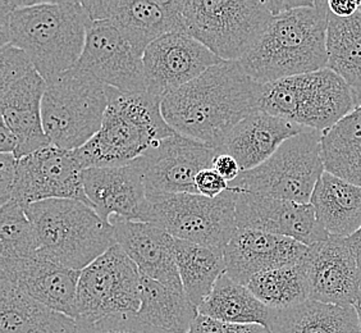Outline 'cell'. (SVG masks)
Returning a JSON list of instances; mask_svg holds the SVG:
<instances>
[{"label":"cell","mask_w":361,"mask_h":333,"mask_svg":"<svg viewBox=\"0 0 361 333\" xmlns=\"http://www.w3.org/2000/svg\"><path fill=\"white\" fill-rule=\"evenodd\" d=\"M262 83L238 62L218 63L161 100V113L174 131L216 152L241 121L260 111Z\"/></svg>","instance_id":"6da1fadb"},{"label":"cell","mask_w":361,"mask_h":333,"mask_svg":"<svg viewBox=\"0 0 361 333\" xmlns=\"http://www.w3.org/2000/svg\"><path fill=\"white\" fill-rule=\"evenodd\" d=\"M328 13L326 0H310L273 16L257 44L238 61L243 72L265 85L326 68Z\"/></svg>","instance_id":"7a4b0ae2"},{"label":"cell","mask_w":361,"mask_h":333,"mask_svg":"<svg viewBox=\"0 0 361 333\" xmlns=\"http://www.w3.org/2000/svg\"><path fill=\"white\" fill-rule=\"evenodd\" d=\"M90 21L82 1L34 0L11 14L6 45L23 50L47 83H53L76 66Z\"/></svg>","instance_id":"3957f363"},{"label":"cell","mask_w":361,"mask_h":333,"mask_svg":"<svg viewBox=\"0 0 361 333\" xmlns=\"http://www.w3.org/2000/svg\"><path fill=\"white\" fill-rule=\"evenodd\" d=\"M174 133L163 117L160 97L147 91L122 92L108 87L100 131L73 154L84 169L127 166Z\"/></svg>","instance_id":"277c9868"},{"label":"cell","mask_w":361,"mask_h":333,"mask_svg":"<svg viewBox=\"0 0 361 333\" xmlns=\"http://www.w3.org/2000/svg\"><path fill=\"white\" fill-rule=\"evenodd\" d=\"M39 257L82 271L116 243L113 227L90 205L71 199H51L27 205Z\"/></svg>","instance_id":"5b68a950"},{"label":"cell","mask_w":361,"mask_h":333,"mask_svg":"<svg viewBox=\"0 0 361 333\" xmlns=\"http://www.w3.org/2000/svg\"><path fill=\"white\" fill-rule=\"evenodd\" d=\"M356 109L346 81L329 68L265 83L260 111L326 133Z\"/></svg>","instance_id":"8992f818"},{"label":"cell","mask_w":361,"mask_h":333,"mask_svg":"<svg viewBox=\"0 0 361 333\" xmlns=\"http://www.w3.org/2000/svg\"><path fill=\"white\" fill-rule=\"evenodd\" d=\"M185 34L224 62H238L263 35L273 14L265 0H180Z\"/></svg>","instance_id":"52a82bcc"},{"label":"cell","mask_w":361,"mask_h":333,"mask_svg":"<svg viewBox=\"0 0 361 333\" xmlns=\"http://www.w3.org/2000/svg\"><path fill=\"white\" fill-rule=\"evenodd\" d=\"M108 108V86L73 67L48 83L42 126L51 145L75 152L100 131Z\"/></svg>","instance_id":"ba28073f"},{"label":"cell","mask_w":361,"mask_h":333,"mask_svg":"<svg viewBox=\"0 0 361 333\" xmlns=\"http://www.w3.org/2000/svg\"><path fill=\"white\" fill-rule=\"evenodd\" d=\"M237 193L229 188L210 199L199 194H176L147 199L139 222L152 223L182 241L197 243L224 255L237 231Z\"/></svg>","instance_id":"9c48e42d"},{"label":"cell","mask_w":361,"mask_h":333,"mask_svg":"<svg viewBox=\"0 0 361 333\" xmlns=\"http://www.w3.org/2000/svg\"><path fill=\"white\" fill-rule=\"evenodd\" d=\"M323 135L305 128L286 140L262 166L241 172L229 183V188L235 193L247 191L287 202L310 204L314 188L326 172Z\"/></svg>","instance_id":"30bf717a"},{"label":"cell","mask_w":361,"mask_h":333,"mask_svg":"<svg viewBox=\"0 0 361 333\" xmlns=\"http://www.w3.org/2000/svg\"><path fill=\"white\" fill-rule=\"evenodd\" d=\"M48 83L30 56L13 45L0 49L1 122L18 140L13 154L20 160L51 145L42 126V99Z\"/></svg>","instance_id":"8fae6325"},{"label":"cell","mask_w":361,"mask_h":333,"mask_svg":"<svg viewBox=\"0 0 361 333\" xmlns=\"http://www.w3.org/2000/svg\"><path fill=\"white\" fill-rule=\"evenodd\" d=\"M141 273L114 243L81 271L77 286V320L94 323L114 314H136L141 306Z\"/></svg>","instance_id":"7c38bea8"},{"label":"cell","mask_w":361,"mask_h":333,"mask_svg":"<svg viewBox=\"0 0 361 333\" xmlns=\"http://www.w3.org/2000/svg\"><path fill=\"white\" fill-rule=\"evenodd\" d=\"M216 149L174 133L161 139L137 162L144 171L147 199L168 195L197 194L196 177L210 168Z\"/></svg>","instance_id":"4fadbf2b"},{"label":"cell","mask_w":361,"mask_h":333,"mask_svg":"<svg viewBox=\"0 0 361 333\" xmlns=\"http://www.w3.org/2000/svg\"><path fill=\"white\" fill-rule=\"evenodd\" d=\"M84 168L73 152L54 145L17 162L12 200L23 208L51 199H71L90 205L82 183Z\"/></svg>","instance_id":"5bb4252c"},{"label":"cell","mask_w":361,"mask_h":333,"mask_svg":"<svg viewBox=\"0 0 361 333\" xmlns=\"http://www.w3.org/2000/svg\"><path fill=\"white\" fill-rule=\"evenodd\" d=\"M75 67L116 90L146 91L142 56L111 22L90 21L84 52Z\"/></svg>","instance_id":"9a60e30c"},{"label":"cell","mask_w":361,"mask_h":333,"mask_svg":"<svg viewBox=\"0 0 361 333\" xmlns=\"http://www.w3.org/2000/svg\"><path fill=\"white\" fill-rule=\"evenodd\" d=\"M82 6L91 21L118 28L140 56L161 36L185 32L180 0H89Z\"/></svg>","instance_id":"2e32d148"},{"label":"cell","mask_w":361,"mask_h":333,"mask_svg":"<svg viewBox=\"0 0 361 333\" xmlns=\"http://www.w3.org/2000/svg\"><path fill=\"white\" fill-rule=\"evenodd\" d=\"M221 62L205 45L185 32L161 36L142 56L146 91L163 100Z\"/></svg>","instance_id":"e0dca14e"},{"label":"cell","mask_w":361,"mask_h":333,"mask_svg":"<svg viewBox=\"0 0 361 333\" xmlns=\"http://www.w3.org/2000/svg\"><path fill=\"white\" fill-rule=\"evenodd\" d=\"M237 229H257L313 246L329 238L310 204L281 200L247 191L237 193Z\"/></svg>","instance_id":"ac0fdd59"},{"label":"cell","mask_w":361,"mask_h":333,"mask_svg":"<svg viewBox=\"0 0 361 333\" xmlns=\"http://www.w3.org/2000/svg\"><path fill=\"white\" fill-rule=\"evenodd\" d=\"M306 264L312 300L341 306L359 303L360 267L348 238L329 237L309 246Z\"/></svg>","instance_id":"d6986e66"},{"label":"cell","mask_w":361,"mask_h":333,"mask_svg":"<svg viewBox=\"0 0 361 333\" xmlns=\"http://www.w3.org/2000/svg\"><path fill=\"white\" fill-rule=\"evenodd\" d=\"M81 271L71 270L37 254L0 258V278L53 310L77 320V286Z\"/></svg>","instance_id":"ffe728a7"},{"label":"cell","mask_w":361,"mask_h":333,"mask_svg":"<svg viewBox=\"0 0 361 333\" xmlns=\"http://www.w3.org/2000/svg\"><path fill=\"white\" fill-rule=\"evenodd\" d=\"M309 246L288 237L237 229L224 249L226 273L240 285L263 272L302 263Z\"/></svg>","instance_id":"44dd1931"},{"label":"cell","mask_w":361,"mask_h":333,"mask_svg":"<svg viewBox=\"0 0 361 333\" xmlns=\"http://www.w3.org/2000/svg\"><path fill=\"white\" fill-rule=\"evenodd\" d=\"M116 243L137 265L142 277L158 281L176 290H183L174 253V238L152 223L109 218Z\"/></svg>","instance_id":"7402d4cb"},{"label":"cell","mask_w":361,"mask_h":333,"mask_svg":"<svg viewBox=\"0 0 361 333\" xmlns=\"http://www.w3.org/2000/svg\"><path fill=\"white\" fill-rule=\"evenodd\" d=\"M82 183L91 208L104 222L109 223L113 215L139 221L147 194L144 171L137 160L127 166L84 169Z\"/></svg>","instance_id":"603a6c76"},{"label":"cell","mask_w":361,"mask_h":333,"mask_svg":"<svg viewBox=\"0 0 361 333\" xmlns=\"http://www.w3.org/2000/svg\"><path fill=\"white\" fill-rule=\"evenodd\" d=\"M304 130L290 121L257 111L235 127L218 153L232 155L238 162L241 172H247L262 166L286 140Z\"/></svg>","instance_id":"cb8c5ba5"},{"label":"cell","mask_w":361,"mask_h":333,"mask_svg":"<svg viewBox=\"0 0 361 333\" xmlns=\"http://www.w3.org/2000/svg\"><path fill=\"white\" fill-rule=\"evenodd\" d=\"M310 205L331 237L348 238L361 229V186L331 172L322 174Z\"/></svg>","instance_id":"d4e9b609"},{"label":"cell","mask_w":361,"mask_h":333,"mask_svg":"<svg viewBox=\"0 0 361 333\" xmlns=\"http://www.w3.org/2000/svg\"><path fill=\"white\" fill-rule=\"evenodd\" d=\"M0 333H81L78 320L53 310L0 278Z\"/></svg>","instance_id":"484cf974"},{"label":"cell","mask_w":361,"mask_h":333,"mask_svg":"<svg viewBox=\"0 0 361 333\" xmlns=\"http://www.w3.org/2000/svg\"><path fill=\"white\" fill-rule=\"evenodd\" d=\"M273 310V309H271ZM271 333H361L355 306L334 305L309 298L286 310H273Z\"/></svg>","instance_id":"4316f807"},{"label":"cell","mask_w":361,"mask_h":333,"mask_svg":"<svg viewBox=\"0 0 361 333\" xmlns=\"http://www.w3.org/2000/svg\"><path fill=\"white\" fill-rule=\"evenodd\" d=\"M136 315L150 326L168 333H188L197 306L186 292L176 290L150 278H141V306Z\"/></svg>","instance_id":"83f0119b"},{"label":"cell","mask_w":361,"mask_h":333,"mask_svg":"<svg viewBox=\"0 0 361 333\" xmlns=\"http://www.w3.org/2000/svg\"><path fill=\"white\" fill-rule=\"evenodd\" d=\"M199 314L237 325H262L269 329L273 310L247 289L229 277L218 278L208 298L197 308Z\"/></svg>","instance_id":"f1b7e54d"},{"label":"cell","mask_w":361,"mask_h":333,"mask_svg":"<svg viewBox=\"0 0 361 333\" xmlns=\"http://www.w3.org/2000/svg\"><path fill=\"white\" fill-rule=\"evenodd\" d=\"M326 68L342 77L353 92L355 105H361V12L340 18L328 13Z\"/></svg>","instance_id":"f546056e"},{"label":"cell","mask_w":361,"mask_h":333,"mask_svg":"<svg viewBox=\"0 0 361 333\" xmlns=\"http://www.w3.org/2000/svg\"><path fill=\"white\" fill-rule=\"evenodd\" d=\"M176 262L188 298L199 308L226 273L224 255L197 243L174 240Z\"/></svg>","instance_id":"4dcf8cb0"},{"label":"cell","mask_w":361,"mask_h":333,"mask_svg":"<svg viewBox=\"0 0 361 333\" xmlns=\"http://www.w3.org/2000/svg\"><path fill=\"white\" fill-rule=\"evenodd\" d=\"M326 172L361 186V105L323 135Z\"/></svg>","instance_id":"1f68e13d"},{"label":"cell","mask_w":361,"mask_h":333,"mask_svg":"<svg viewBox=\"0 0 361 333\" xmlns=\"http://www.w3.org/2000/svg\"><path fill=\"white\" fill-rule=\"evenodd\" d=\"M247 289L273 310H286L310 298L306 259L296 265L263 272L251 278Z\"/></svg>","instance_id":"d6a6232c"},{"label":"cell","mask_w":361,"mask_h":333,"mask_svg":"<svg viewBox=\"0 0 361 333\" xmlns=\"http://www.w3.org/2000/svg\"><path fill=\"white\" fill-rule=\"evenodd\" d=\"M37 251L35 231L26 210L16 200L0 209V258H26Z\"/></svg>","instance_id":"836d02e7"},{"label":"cell","mask_w":361,"mask_h":333,"mask_svg":"<svg viewBox=\"0 0 361 333\" xmlns=\"http://www.w3.org/2000/svg\"><path fill=\"white\" fill-rule=\"evenodd\" d=\"M78 323L81 333H168L142 322L136 314H114L94 323Z\"/></svg>","instance_id":"e575fe53"},{"label":"cell","mask_w":361,"mask_h":333,"mask_svg":"<svg viewBox=\"0 0 361 333\" xmlns=\"http://www.w3.org/2000/svg\"><path fill=\"white\" fill-rule=\"evenodd\" d=\"M188 333H271L262 325H237L199 314Z\"/></svg>","instance_id":"d590c367"},{"label":"cell","mask_w":361,"mask_h":333,"mask_svg":"<svg viewBox=\"0 0 361 333\" xmlns=\"http://www.w3.org/2000/svg\"><path fill=\"white\" fill-rule=\"evenodd\" d=\"M17 162L13 154H0V207L12 200L17 177Z\"/></svg>","instance_id":"8d00e7d4"},{"label":"cell","mask_w":361,"mask_h":333,"mask_svg":"<svg viewBox=\"0 0 361 333\" xmlns=\"http://www.w3.org/2000/svg\"><path fill=\"white\" fill-rule=\"evenodd\" d=\"M195 182L197 194L210 199L218 198L229 190L228 182L224 180L221 174H216L212 166L197 174Z\"/></svg>","instance_id":"74e56055"},{"label":"cell","mask_w":361,"mask_h":333,"mask_svg":"<svg viewBox=\"0 0 361 333\" xmlns=\"http://www.w3.org/2000/svg\"><path fill=\"white\" fill-rule=\"evenodd\" d=\"M212 168L216 171V174H221L228 183L233 182L241 174V168L238 162L229 154H216Z\"/></svg>","instance_id":"f35d334b"},{"label":"cell","mask_w":361,"mask_h":333,"mask_svg":"<svg viewBox=\"0 0 361 333\" xmlns=\"http://www.w3.org/2000/svg\"><path fill=\"white\" fill-rule=\"evenodd\" d=\"M361 0H331L329 12L340 18H348L360 11Z\"/></svg>","instance_id":"ab89813d"},{"label":"cell","mask_w":361,"mask_h":333,"mask_svg":"<svg viewBox=\"0 0 361 333\" xmlns=\"http://www.w3.org/2000/svg\"><path fill=\"white\" fill-rule=\"evenodd\" d=\"M18 146V140L13 131L4 122L0 130V154H14Z\"/></svg>","instance_id":"60d3db41"},{"label":"cell","mask_w":361,"mask_h":333,"mask_svg":"<svg viewBox=\"0 0 361 333\" xmlns=\"http://www.w3.org/2000/svg\"><path fill=\"white\" fill-rule=\"evenodd\" d=\"M348 241L350 243V246L354 250L355 255H356V259H357V263H359L361 271V229L355 235L348 237Z\"/></svg>","instance_id":"b9f144b4"},{"label":"cell","mask_w":361,"mask_h":333,"mask_svg":"<svg viewBox=\"0 0 361 333\" xmlns=\"http://www.w3.org/2000/svg\"><path fill=\"white\" fill-rule=\"evenodd\" d=\"M356 310H357V314H359V318H360V326H361V293H360V298H359V303L356 304Z\"/></svg>","instance_id":"7bdbcfd3"},{"label":"cell","mask_w":361,"mask_h":333,"mask_svg":"<svg viewBox=\"0 0 361 333\" xmlns=\"http://www.w3.org/2000/svg\"><path fill=\"white\" fill-rule=\"evenodd\" d=\"M360 12H361V7H360Z\"/></svg>","instance_id":"ee69618b"}]
</instances>
